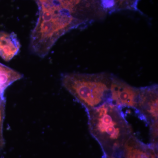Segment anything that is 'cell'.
<instances>
[{"mask_svg":"<svg viewBox=\"0 0 158 158\" xmlns=\"http://www.w3.org/2000/svg\"><path fill=\"white\" fill-rule=\"evenodd\" d=\"M90 134L104 148L111 152V157L121 153L132 129L120 108L110 102L87 111Z\"/></svg>","mask_w":158,"mask_h":158,"instance_id":"obj_1","label":"cell"},{"mask_svg":"<svg viewBox=\"0 0 158 158\" xmlns=\"http://www.w3.org/2000/svg\"><path fill=\"white\" fill-rule=\"evenodd\" d=\"M113 75L106 73H65L61 81L63 87L88 111L109 101Z\"/></svg>","mask_w":158,"mask_h":158,"instance_id":"obj_2","label":"cell"},{"mask_svg":"<svg viewBox=\"0 0 158 158\" xmlns=\"http://www.w3.org/2000/svg\"><path fill=\"white\" fill-rule=\"evenodd\" d=\"M158 85L140 88L138 103L135 110L141 119L149 127L158 124Z\"/></svg>","mask_w":158,"mask_h":158,"instance_id":"obj_3","label":"cell"},{"mask_svg":"<svg viewBox=\"0 0 158 158\" xmlns=\"http://www.w3.org/2000/svg\"><path fill=\"white\" fill-rule=\"evenodd\" d=\"M140 88L131 86L113 75L109 101L118 107L135 109L139 98Z\"/></svg>","mask_w":158,"mask_h":158,"instance_id":"obj_4","label":"cell"},{"mask_svg":"<svg viewBox=\"0 0 158 158\" xmlns=\"http://www.w3.org/2000/svg\"><path fill=\"white\" fill-rule=\"evenodd\" d=\"M122 151L125 158H157L155 148L143 144L133 135L126 141Z\"/></svg>","mask_w":158,"mask_h":158,"instance_id":"obj_5","label":"cell"},{"mask_svg":"<svg viewBox=\"0 0 158 158\" xmlns=\"http://www.w3.org/2000/svg\"><path fill=\"white\" fill-rule=\"evenodd\" d=\"M19 40L14 33L0 31V57L9 62L19 52L21 48Z\"/></svg>","mask_w":158,"mask_h":158,"instance_id":"obj_6","label":"cell"},{"mask_svg":"<svg viewBox=\"0 0 158 158\" xmlns=\"http://www.w3.org/2000/svg\"><path fill=\"white\" fill-rule=\"evenodd\" d=\"M23 78L22 74L0 63V93L4 94L6 88Z\"/></svg>","mask_w":158,"mask_h":158,"instance_id":"obj_7","label":"cell"},{"mask_svg":"<svg viewBox=\"0 0 158 158\" xmlns=\"http://www.w3.org/2000/svg\"><path fill=\"white\" fill-rule=\"evenodd\" d=\"M6 99L4 94L0 93V150L5 147V141L3 136V124L5 117Z\"/></svg>","mask_w":158,"mask_h":158,"instance_id":"obj_8","label":"cell"},{"mask_svg":"<svg viewBox=\"0 0 158 158\" xmlns=\"http://www.w3.org/2000/svg\"><path fill=\"white\" fill-rule=\"evenodd\" d=\"M102 6L105 9H109L115 6L114 0H101Z\"/></svg>","mask_w":158,"mask_h":158,"instance_id":"obj_9","label":"cell"},{"mask_svg":"<svg viewBox=\"0 0 158 158\" xmlns=\"http://www.w3.org/2000/svg\"><path fill=\"white\" fill-rule=\"evenodd\" d=\"M116 2H120V4H121V3L122 2H124V1H126V0H116ZM114 1H115V0H114Z\"/></svg>","mask_w":158,"mask_h":158,"instance_id":"obj_10","label":"cell"}]
</instances>
